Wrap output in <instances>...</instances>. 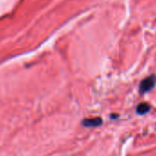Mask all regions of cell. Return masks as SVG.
I'll list each match as a JSON object with an SVG mask.
<instances>
[{"mask_svg": "<svg viewBox=\"0 0 156 156\" xmlns=\"http://www.w3.org/2000/svg\"><path fill=\"white\" fill-rule=\"evenodd\" d=\"M156 86V75L151 74L141 80L139 86V91L140 94H146L154 88Z\"/></svg>", "mask_w": 156, "mask_h": 156, "instance_id": "cell-1", "label": "cell"}, {"mask_svg": "<svg viewBox=\"0 0 156 156\" xmlns=\"http://www.w3.org/2000/svg\"><path fill=\"white\" fill-rule=\"evenodd\" d=\"M151 109V106L147 103H140L136 109V112L139 115H144L146 113H148Z\"/></svg>", "mask_w": 156, "mask_h": 156, "instance_id": "cell-3", "label": "cell"}, {"mask_svg": "<svg viewBox=\"0 0 156 156\" xmlns=\"http://www.w3.org/2000/svg\"><path fill=\"white\" fill-rule=\"evenodd\" d=\"M83 124L86 127H97L102 124V119L100 118H95V119H85L83 121Z\"/></svg>", "mask_w": 156, "mask_h": 156, "instance_id": "cell-2", "label": "cell"}]
</instances>
